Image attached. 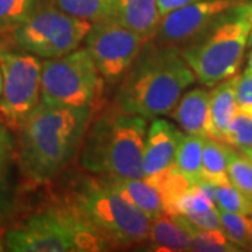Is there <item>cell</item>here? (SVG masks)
Masks as SVG:
<instances>
[{"label":"cell","instance_id":"obj_1","mask_svg":"<svg viewBox=\"0 0 252 252\" xmlns=\"http://www.w3.org/2000/svg\"><path fill=\"white\" fill-rule=\"evenodd\" d=\"M91 112V108L38 102L18 129V164L27 180L49 181L72 161Z\"/></svg>","mask_w":252,"mask_h":252},{"label":"cell","instance_id":"obj_2","mask_svg":"<svg viewBox=\"0 0 252 252\" xmlns=\"http://www.w3.org/2000/svg\"><path fill=\"white\" fill-rule=\"evenodd\" d=\"M195 80L180 49L149 41L121 80L117 107L146 121L167 115Z\"/></svg>","mask_w":252,"mask_h":252},{"label":"cell","instance_id":"obj_3","mask_svg":"<svg viewBox=\"0 0 252 252\" xmlns=\"http://www.w3.org/2000/svg\"><path fill=\"white\" fill-rule=\"evenodd\" d=\"M146 130L144 118L118 107L89 121L81 142V167L111 182L142 178Z\"/></svg>","mask_w":252,"mask_h":252},{"label":"cell","instance_id":"obj_4","mask_svg":"<svg viewBox=\"0 0 252 252\" xmlns=\"http://www.w3.org/2000/svg\"><path fill=\"white\" fill-rule=\"evenodd\" d=\"M252 45V3L238 1L180 49L196 80L206 87L235 76Z\"/></svg>","mask_w":252,"mask_h":252},{"label":"cell","instance_id":"obj_5","mask_svg":"<svg viewBox=\"0 0 252 252\" xmlns=\"http://www.w3.org/2000/svg\"><path fill=\"white\" fill-rule=\"evenodd\" d=\"M64 203L109 250L143 244L149 238L152 219L104 178H83Z\"/></svg>","mask_w":252,"mask_h":252},{"label":"cell","instance_id":"obj_6","mask_svg":"<svg viewBox=\"0 0 252 252\" xmlns=\"http://www.w3.org/2000/svg\"><path fill=\"white\" fill-rule=\"evenodd\" d=\"M4 250L13 252H89L109 250L66 203L28 217L4 233Z\"/></svg>","mask_w":252,"mask_h":252},{"label":"cell","instance_id":"obj_7","mask_svg":"<svg viewBox=\"0 0 252 252\" xmlns=\"http://www.w3.org/2000/svg\"><path fill=\"white\" fill-rule=\"evenodd\" d=\"M104 79L86 48L45 59L41 69V101L72 108H95Z\"/></svg>","mask_w":252,"mask_h":252},{"label":"cell","instance_id":"obj_8","mask_svg":"<svg viewBox=\"0 0 252 252\" xmlns=\"http://www.w3.org/2000/svg\"><path fill=\"white\" fill-rule=\"evenodd\" d=\"M93 23L73 17L51 1L35 6L9 35L20 51L44 59L61 58L77 49Z\"/></svg>","mask_w":252,"mask_h":252},{"label":"cell","instance_id":"obj_9","mask_svg":"<svg viewBox=\"0 0 252 252\" xmlns=\"http://www.w3.org/2000/svg\"><path fill=\"white\" fill-rule=\"evenodd\" d=\"M41 69L38 56L0 48V121L9 130L18 132L41 101Z\"/></svg>","mask_w":252,"mask_h":252},{"label":"cell","instance_id":"obj_10","mask_svg":"<svg viewBox=\"0 0 252 252\" xmlns=\"http://www.w3.org/2000/svg\"><path fill=\"white\" fill-rule=\"evenodd\" d=\"M147 41L115 18L94 23L86 36V49L108 84L122 80Z\"/></svg>","mask_w":252,"mask_h":252},{"label":"cell","instance_id":"obj_11","mask_svg":"<svg viewBox=\"0 0 252 252\" xmlns=\"http://www.w3.org/2000/svg\"><path fill=\"white\" fill-rule=\"evenodd\" d=\"M237 0H195L172 10L160 18L153 36L154 44L181 49L212 26L221 13Z\"/></svg>","mask_w":252,"mask_h":252},{"label":"cell","instance_id":"obj_12","mask_svg":"<svg viewBox=\"0 0 252 252\" xmlns=\"http://www.w3.org/2000/svg\"><path fill=\"white\" fill-rule=\"evenodd\" d=\"M182 135L184 133L168 121L154 118L144 137V177L154 175L171 167Z\"/></svg>","mask_w":252,"mask_h":252},{"label":"cell","instance_id":"obj_13","mask_svg":"<svg viewBox=\"0 0 252 252\" xmlns=\"http://www.w3.org/2000/svg\"><path fill=\"white\" fill-rule=\"evenodd\" d=\"M172 118L187 135L210 137V91L198 87L182 94Z\"/></svg>","mask_w":252,"mask_h":252},{"label":"cell","instance_id":"obj_14","mask_svg":"<svg viewBox=\"0 0 252 252\" xmlns=\"http://www.w3.org/2000/svg\"><path fill=\"white\" fill-rule=\"evenodd\" d=\"M192 224L181 215H161L152 220L147 241L154 251H189Z\"/></svg>","mask_w":252,"mask_h":252},{"label":"cell","instance_id":"obj_15","mask_svg":"<svg viewBox=\"0 0 252 252\" xmlns=\"http://www.w3.org/2000/svg\"><path fill=\"white\" fill-rule=\"evenodd\" d=\"M114 18L122 26L135 31L147 42L153 39L160 16L157 0H114Z\"/></svg>","mask_w":252,"mask_h":252},{"label":"cell","instance_id":"obj_16","mask_svg":"<svg viewBox=\"0 0 252 252\" xmlns=\"http://www.w3.org/2000/svg\"><path fill=\"white\" fill-rule=\"evenodd\" d=\"M235 81L237 76H233L210 91V137L220 142H223L225 129L237 114Z\"/></svg>","mask_w":252,"mask_h":252},{"label":"cell","instance_id":"obj_17","mask_svg":"<svg viewBox=\"0 0 252 252\" xmlns=\"http://www.w3.org/2000/svg\"><path fill=\"white\" fill-rule=\"evenodd\" d=\"M233 147L212 137H206L202 149V178L215 187L231 184L228 177V160Z\"/></svg>","mask_w":252,"mask_h":252},{"label":"cell","instance_id":"obj_18","mask_svg":"<svg viewBox=\"0 0 252 252\" xmlns=\"http://www.w3.org/2000/svg\"><path fill=\"white\" fill-rule=\"evenodd\" d=\"M206 137L182 135L174 158L175 170L187 177L193 185L202 178V149Z\"/></svg>","mask_w":252,"mask_h":252},{"label":"cell","instance_id":"obj_19","mask_svg":"<svg viewBox=\"0 0 252 252\" xmlns=\"http://www.w3.org/2000/svg\"><path fill=\"white\" fill-rule=\"evenodd\" d=\"M59 10L90 23L114 18V0H49Z\"/></svg>","mask_w":252,"mask_h":252},{"label":"cell","instance_id":"obj_20","mask_svg":"<svg viewBox=\"0 0 252 252\" xmlns=\"http://www.w3.org/2000/svg\"><path fill=\"white\" fill-rule=\"evenodd\" d=\"M192 224V223H190ZM241 248L237 247L223 231V228L217 230H203L192 224V238L189 251L198 252H235Z\"/></svg>","mask_w":252,"mask_h":252},{"label":"cell","instance_id":"obj_21","mask_svg":"<svg viewBox=\"0 0 252 252\" xmlns=\"http://www.w3.org/2000/svg\"><path fill=\"white\" fill-rule=\"evenodd\" d=\"M221 228L225 235L241 248H252V216L219 210Z\"/></svg>","mask_w":252,"mask_h":252},{"label":"cell","instance_id":"obj_22","mask_svg":"<svg viewBox=\"0 0 252 252\" xmlns=\"http://www.w3.org/2000/svg\"><path fill=\"white\" fill-rule=\"evenodd\" d=\"M223 142L252 158V118L237 112L225 129Z\"/></svg>","mask_w":252,"mask_h":252},{"label":"cell","instance_id":"obj_23","mask_svg":"<svg viewBox=\"0 0 252 252\" xmlns=\"http://www.w3.org/2000/svg\"><path fill=\"white\" fill-rule=\"evenodd\" d=\"M215 205L223 212L252 216V199L231 184L215 188Z\"/></svg>","mask_w":252,"mask_h":252},{"label":"cell","instance_id":"obj_24","mask_svg":"<svg viewBox=\"0 0 252 252\" xmlns=\"http://www.w3.org/2000/svg\"><path fill=\"white\" fill-rule=\"evenodd\" d=\"M227 171L231 185L252 199V158L244 156L233 147Z\"/></svg>","mask_w":252,"mask_h":252},{"label":"cell","instance_id":"obj_25","mask_svg":"<svg viewBox=\"0 0 252 252\" xmlns=\"http://www.w3.org/2000/svg\"><path fill=\"white\" fill-rule=\"evenodd\" d=\"M35 0H0V34H10L30 14Z\"/></svg>","mask_w":252,"mask_h":252},{"label":"cell","instance_id":"obj_26","mask_svg":"<svg viewBox=\"0 0 252 252\" xmlns=\"http://www.w3.org/2000/svg\"><path fill=\"white\" fill-rule=\"evenodd\" d=\"M235 101L237 112L252 118V72L250 70H245L241 76H237Z\"/></svg>","mask_w":252,"mask_h":252},{"label":"cell","instance_id":"obj_27","mask_svg":"<svg viewBox=\"0 0 252 252\" xmlns=\"http://www.w3.org/2000/svg\"><path fill=\"white\" fill-rule=\"evenodd\" d=\"M13 152H14V144L9 133V127L0 121V171L6 170Z\"/></svg>","mask_w":252,"mask_h":252},{"label":"cell","instance_id":"obj_28","mask_svg":"<svg viewBox=\"0 0 252 252\" xmlns=\"http://www.w3.org/2000/svg\"><path fill=\"white\" fill-rule=\"evenodd\" d=\"M14 190L10 187L4 171H0V219L9 215L11 207L16 202Z\"/></svg>","mask_w":252,"mask_h":252},{"label":"cell","instance_id":"obj_29","mask_svg":"<svg viewBox=\"0 0 252 252\" xmlns=\"http://www.w3.org/2000/svg\"><path fill=\"white\" fill-rule=\"evenodd\" d=\"M195 0H157V10H158V16L160 18L165 14H168L172 10L182 7L188 3H192Z\"/></svg>","mask_w":252,"mask_h":252},{"label":"cell","instance_id":"obj_30","mask_svg":"<svg viewBox=\"0 0 252 252\" xmlns=\"http://www.w3.org/2000/svg\"><path fill=\"white\" fill-rule=\"evenodd\" d=\"M247 70L252 72V52L251 55H250V59H248V67H247Z\"/></svg>","mask_w":252,"mask_h":252},{"label":"cell","instance_id":"obj_31","mask_svg":"<svg viewBox=\"0 0 252 252\" xmlns=\"http://www.w3.org/2000/svg\"><path fill=\"white\" fill-rule=\"evenodd\" d=\"M1 250H4V245H3V243L0 241V251H1Z\"/></svg>","mask_w":252,"mask_h":252},{"label":"cell","instance_id":"obj_32","mask_svg":"<svg viewBox=\"0 0 252 252\" xmlns=\"http://www.w3.org/2000/svg\"><path fill=\"white\" fill-rule=\"evenodd\" d=\"M0 91H1V70H0Z\"/></svg>","mask_w":252,"mask_h":252},{"label":"cell","instance_id":"obj_33","mask_svg":"<svg viewBox=\"0 0 252 252\" xmlns=\"http://www.w3.org/2000/svg\"><path fill=\"white\" fill-rule=\"evenodd\" d=\"M237 1H243V0H237Z\"/></svg>","mask_w":252,"mask_h":252}]
</instances>
